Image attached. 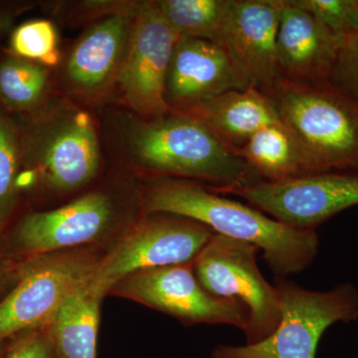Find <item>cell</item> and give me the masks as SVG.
I'll use <instances>...</instances> for the list:
<instances>
[{
  "label": "cell",
  "mask_w": 358,
  "mask_h": 358,
  "mask_svg": "<svg viewBox=\"0 0 358 358\" xmlns=\"http://www.w3.org/2000/svg\"><path fill=\"white\" fill-rule=\"evenodd\" d=\"M179 37L157 1L136 3L128 50L117 80L127 102L138 114L152 119L173 110L166 101V81Z\"/></svg>",
  "instance_id": "10"
},
{
  "label": "cell",
  "mask_w": 358,
  "mask_h": 358,
  "mask_svg": "<svg viewBox=\"0 0 358 358\" xmlns=\"http://www.w3.org/2000/svg\"><path fill=\"white\" fill-rule=\"evenodd\" d=\"M100 260L92 252H57L28 268L0 303V341L48 327L63 303L88 286Z\"/></svg>",
  "instance_id": "8"
},
{
  "label": "cell",
  "mask_w": 358,
  "mask_h": 358,
  "mask_svg": "<svg viewBox=\"0 0 358 358\" xmlns=\"http://www.w3.org/2000/svg\"><path fill=\"white\" fill-rule=\"evenodd\" d=\"M355 100H357V102H358V94H357V96H355Z\"/></svg>",
  "instance_id": "28"
},
{
  "label": "cell",
  "mask_w": 358,
  "mask_h": 358,
  "mask_svg": "<svg viewBox=\"0 0 358 358\" xmlns=\"http://www.w3.org/2000/svg\"><path fill=\"white\" fill-rule=\"evenodd\" d=\"M182 113L201 122L235 152L257 131L281 122L274 100L252 87L226 92Z\"/></svg>",
  "instance_id": "17"
},
{
  "label": "cell",
  "mask_w": 358,
  "mask_h": 358,
  "mask_svg": "<svg viewBox=\"0 0 358 358\" xmlns=\"http://www.w3.org/2000/svg\"><path fill=\"white\" fill-rule=\"evenodd\" d=\"M145 206L150 213L192 219L215 234L255 245L275 277L303 272L319 254L315 230L294 229L251 205L226 199L192 181L155 183L148 190Z\"/></svg>",
  "instance_id": "1"
},
{
  "label": "cell",
  "mask_w": 358,
  "mask_h": 358,
  "mask_svg": "<svg viewBox=\"0 0 358 358\" xmlns=\"http://www.w3.org/2000/svg\"><path fill=\"white\" fill-rule=\"evenodd\" d=\"M101 301L85 287L59 308L47 327L58 358H96Z\"/></svg>",
  "instance_id": "19"
},
{
  "label": "cell",
  "mask_w": 358,
  "mask_h": 358,
  "mask_svg": "<svg viewBox=\"0 0 358 358\" xmlns=\"http://www.w3.org/2000/svg\"><path fill=\"white\" fill-rule=\"evenodd\" d=\"M214 234L203 224L180 216L148 219L101 259L87 289L103 300L117 282L138 271L193 263Z\"/></svg>",
  "instance_id": "7"
},
{
  "label": "cell",
  "mask_w": 358,
  "mask_h": 358,
  "mask_svg": "<svg viewBox=\"0 0 358 358\" xmlns=\"http://www.w3.org/2000/svg\"><path fill=\"white\" fill-rule=\"evenodd\" d=\"M11 48L24 60L38 61L54 66L60 60L55 26L48 20H37L23 23L11 37Z\"/></svg>",
  "instance_id": "23"
},
{
  "label": "cell",
  "mask_w": 358,
  "mask_h": 358,
  "mask_svg": "<svg viewBox=\"0 0 358 358\" xmlns=\"http://www.w3.org/2000/svg\"><path fill=\"white\" fill-rule=\"evenodd\" d=\"M331 31L343 37L358 30V0H292Z\"/></svg>",
  "instance_id": "24"
},
{
  "label": "cell",
  "mask_w": 358,
  "mask_h": 358,
  "mask_svg": "<svg viewBox=\"0 0 358 358\" xmlns=\"http://www.w3.org/2000/svg\"><path fill=\"white\" fill-rule=\"evenodd\" d=\"M3 358H58L47 327L20 334L7 345Z\"/></svg>",
  "instance_id": "26"
},
{
  "label": "cell",
  "mask_w": 358,
  "mask_h": 358,
  "mask_svg": "<svg viewBox=\"0 0 358 358\" xmlns=\"http://www.w3.org/2000/svg\"><path fill=\"white\" fill-rule=\"evenodd\" d=\"M20 150L13 124L0 115V229L8 220L17 197Z\"/></svg>",
  "instance_id": "22"
},
{
  "label": "cell",
  "mask_w": 358,
  "mask_h": 358,
  "mask_svg": "<svg viewBox=\"0 0 358 358\" xmlns=\"http://www.w3.org/2000/svg\"><path fill=\"white\" fill-rule=\"evenodd\" d=\"M157 4L180 36L220 43L229 0H162Z\"/></svg>",
  "instance_id": "20"
},
{
  "label": "cell",
  "mask_w": 358,
  "mask_h": 358,
  "mask_svg": "<svg viewBox=\"0 0 358 358\" xmlns=\"http://www.w3.org/2000/svg\"><path fill=\"white\" fill-rule=\"evenodd\" d=\"M33 155L51 189L69 192L92 180L100 166V145L93 121L83 110H63L37 129Z\"/></svg>",
  "instance_id": "12"
},
{
  "label": "cell",
  "mask_w": 358,
  "mask_h": 358,
  "mask_svg": "<svg viewBox=\"0 0 358 358\" xmlns=\"http://www.w3.org/2000/svg\"><path fill=\"white\" fill-rule=\"evenodd\" d=\"M282 0H229L221 46L247 86L272 95L280 80L277 34Z\"/></svg>",
  "instance_id": "11"
},
{
  "label": "cell",
  "mask_w": 358,
  "mask_h": 358,
  "mask_svg": "<svg viewBox=\"0 0 358 358\" xmlns=\"http://www.w3.org/2000/svg\"><path fill=\"white\" fill-rule=\"evenodd\" d=\"M128 145L136 164L150 173L203 181L211 189L258 179L210 129L178 110L134 122Z\"/></svg>",
  "instance_id": "2"
},
{
  "label": "cell",
  "mask_w": 358,
  "mask_h": 358,
  "mask_svg": "<svg viewBox=\"0 0 358 358\" xmlns=\"http://www.w3.org/2000/svg\"><path fill=\"white\" fill-rule=\"evenodd\" d=\"M271 98L313 173L358 169V102L331 82L280 79Z\"/></svg>",
  "instance_id": "3"
},
{
  "label": "cell",
  "mask_w": 358,
  "mask_h": 358,
  "mask_svg": "<svg viewBox=\"0 0 358 358\" xmlns=\"http://www.w3.org/2000/svg\"><path fill=\"white\" fill-rule=\"evenodd\" d=\"M259 251L255 245L214 234L192 263L195 275L207 292L241 301L248 308L246 345L268 338L279 326L282 315L279 289L259 270Z\"/></svg>",
  "instance_id": "5"
},
{
  "label": "cell",
  "mask_w": 358,
  "mask_h": 358,
  "mask_svg": "<svg viewBox=\"0 0 358 358\" xmlns=\"http://www.w3.org/2000/svg\"><path fill=\"white\" fill-rule=\"evenodd\" d=\"M136 3L99 21L75 45L66 66L71 85L82 93L102 91L119 77L128 50Z\"/></svg>",
  "instance_id": "16"
},
{
  "label": "cell",
  "mask_w": 358,
  "mask_h": 358,
  "mask_svg": "<svg viewBox=\"0 0 358 358\" xmlns=\"http://www.w3.org/2000/svg\"><path fill=\"white\" fill-rule=\"evenodd\" d=\"M47 85L48 72L42 65L15 58L0 64V100L9 109L34 107L44 96Z\"/></svg>",
  "instance_id": "21"
},
{
  "label": "cell",
  "mask_w": 358,
  "mask_h": 358,
  "mask_svg": "<svg viewBox=\"0 0 358 358\" xmlns=\"http://www.w3.org/2000/svg\"><path fill=\"white\" fill-rule=\"evenodd\" d=\"M334 86L355 99L358 94V30L345 37L331 80Z\"/></svg>",
  "instance_id": "25"
},
{
  "label": "cell",
  "mask_w": 358,
  "mask_h": 358,
  "mask_svg": "<svg viewBox=\"0 0 358 358\" xmlns=\"http://www.w3.org/2000/svg\"><path fill=\"white\" fill-rule=\"evenodd\" d=\"M109 294L138 301L188 326L227 324L244 331L248 324L246 306L207 292L192 263L138 271L117 282Z\"/></svg>",
  "instance_id": "9"
},
{
  "label": "cell",
  "mask_w": 358,
  "mask_h": 358,
  "mask_svg": "<svg viewBox=\"0 0 358 358\" xmlns=\"http://www.w3.org/2000/svg\"><path fill=\"white\" fill-rule=\"evenodd\" d=\"M208 189L241 197L294 229L315 230L339 212L358 205V169L324 171L279 181L254 179L232 187Z\"/></svg>",
  "instance_id": "6"
},
{
  "label": "cell",
  "mask_w": 358,
  "mask_h": 358,
  "mask_svg": "<svg viewBox=\"0 0 358 358\" xmlns=\"http://www.w3.org/2000/svg\"><path fill=\"white\" fill-rule=\"evenodd\" d=\"M114 199L90 192L54 210L30 214L14 233L16 246L31 254H52L95 241L115 218Z\"/></svg>",
  "instance_id": "13"
},
{
  "label": "cell",
  "mask_w": 358,
  "mask_h": 358,
  "mask_svg": "<svg viewBox=\"0 0 358 358\" xmlns=\"http://www.w3.org/2000/svg\"><path fill=\"white\" fill-rule=\"evenodd\" d=\"M237 154L260 180L279 181L313 173L300 145L282 122L257 131Z\"/></svg>",
  "instance_id": "18"
},
{
  "label": "cell",
  "mask_w": 358,
  "mask_h": 358,
  "mask_svg": "<svg viewBox=\"0 0 358 358\" xmlns=\"http://www.w3.org/2000/svg\"><path fill=\"white\" fill-rule=\"evenodd\" d=\"M282 299L279 326L254 345L216 346L212 358H315L322 334L336 322L358 320V289L350 282L327 292L310 291L275 277Z\"/></svg>",
  "instance_id": "4"
},
{
  "label": "cell",
  "mask_w": 358,
  "mask_h": 358,
  "mask_svg": "<svg viewBox=\"0 0 358 358\" xmlns=\"http://www.w3.org/2000/svg\"><path fill=\"white\" fill-rule=\"evenodd\" d=\"M221 45L180 36L166 81V101L173 110L192 109L232 90L248 89Z\"/></svg>",
  "instance_id": "14"
},
{
  "label": "cell",
  "mask_w": 358,
  "mask_h": 358,
  "mask_svg": "<svg viewBox=\"0 0 358 358\" xmlns=\"http://www.w3.org/2000/svg\"><path fill=\"white\" fill-rule=\"evenodd\" d=\"M345 42V37L331 31L292 0H282L277 34L280 79L329 81Z\"/></svg>",
  "instance_id": "15"
},
{
  "label": "cell",
  "mask_w": 358,
  "mask_h": 358,
  "mask_svg": "<svg viewBox=\"0 0 358 358\" xmlns=\"http://www.w3.org/2000/svg\"><path fill=\"white\" fill-rule=\"evenodd\" d=\"M7 345L4 341H0V358H3L6 355Z\"/></svg>",
  "instance_id": "27"
}]
</instances>
